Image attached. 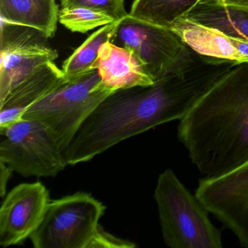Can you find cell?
Listing matches in <instances>:
<instances>
[{"instance_id":"obj_15","label":"cell","mask_w":248,"mask_h":248,"mask_svg":"<svg viewBox=\"0 0 248 248\" xmlns=\"http://www.w3.org/2000/svg\"><path fill=\"white\" fill-rule=\"evenodd\" d=\"M226 35L248 40V8L224 5L217 0L197 2L185 16Z\"/></svg>"},{"instance_id":"obj_21","label":"cell","mask_w":248,"mask_h":248,"mask_svg":"<svg viewBox=\"0 0 248 248\" xmlns=\"http://www.w3.org/2000/svg\"><path fill=\"white\" fill-rule=\"evenodd\" d=\"M224 5H237L248 8V0H217Z\"/></svg>"},{"instance_id":"obj_4","label":"cell","mask_w":248,"mask_h":248,"mask_svg":"<svg viewBox=\"0 0 248 248\" xmlns=\"http://www.w3.org/2000/svg\"><path fill=\"white\" fill-rule=\"evenodd\" d=\"M162 238L170 248H222L221 232L208 210L172 170L159 175L155 191Z\"/></svg>"},{"instance_id":"obj_1","label":"cell","mask_w":248,"mask_h":248,"mask_svg":"<svg viewBox=\"0 0 248 248\" xmlns=\"http://www.w3.org/2000/svg\"><path fill=\"white\" fill-rule=\"evenodd\" d=\"M230 66L193 52L149 86L119 90L94 110L63 151L68 165L89 162L125 139L181 120Z\"/></svg>"},{"instance_id":"obj_9","label":"cell","mask_w":248,"mask_h":248,"mask_svg":"<svg viewBox=\"0 0 248 248\" xmlns=\"http://www.w3.org/2000/svg\"><path fill=\"white\" fill-rule=\"evenodd\" d=\"M195 194L240 246L248 248V161L223 175L202 178Z\"/></svg>"},{"instance_id":"obj_3","label":"cell","mask_w":248,"mask_h":248,"mask_svg":"<svg viewBox=\"0 0 248 248\" xmlns=\"http://www.w3.org/2000/svg\"><path fill=\"white\" fill-rule=\"evenodd\" d=\"M103 203L86 192L50 200L40 226L30 236L35 248H131L130 241L103 230Z\"/></svg>"},{"instance_id":"obj_18","label":"cell","mask_w":248,"mask_h":248,"mask_svg":"<svg viewBox=\"0 0 248 248\" xmlns=\"http://www.w3.org/2000/svg\"><path fill=\"white\" fill-rule=\"evenodd\" d=\"M115 21L108 14L87 8H62L59 11V23L74 33L85 34Z\"/></svg>"},{"instance_id":"obj_20","label":"cell","mask_w":248,"mask_h":248,"mask_svg":"<svg viewBox=\"0 0 248 248\" xmlns=\"http://www.w3.org/2000/svg\"><path fill=\"white\" fill-rule=\"evenodd\" d=\"M14 172L11 167L0 161V197L2 198L6 195L7 186Z\"/></svg>"},{"instance_id":"obj_13","label":"cell","mask_w":248,"mask_h":248,"mask_svg":"<svg viewBox=\"0 0 248 248\" xmlns=\"http://www.w3.org/2000/svg\"><path fill=\"white\" fill-rule=\"evenodd\" d=\"M65 79L63 71L54 62L37 69L0 102V130L21 120L30 107L48 95Z\"/></svg>"},{"instance_id":"obj_22","label":"cell","mask_w":248,"mask_h":248,"mask_svg":"<svg viewBox=\"0 0 248 248\" xmlns=\"http://www.w3.org/2000/svg\"><path fill=\"white\" fill-rule=\"evenodd\" d=\"M204 1H207V0H200V1H199V2H204Z\"/></svg>"},{"instance_id":"obj_10","label":"cell","mask_w":248,"mask_h":248,"mask_svg":"<svg viewBox=\"0 0 248 248\" xmlns=\"http://www.w3.org/2000/svg\"><path fill=\"white\" fill-rule=\"evenodd\" d=\"M50 202L40 181L16 186L4 197L0 208V245H19L38 228Z\"/></svg>"},{"instance_id":"obj_17","label":"cell","mask_w":248,"mask_h":248,"mask_svg":"<svg viewBox=\"0 0 248 248\" xmlns=\"http://www.w3.org/2000/svg\"><path fill=\"white\" fill-rule=\"evenodd\" d=\"M200 0H133L129 15L145 22L169 29Z\"/></svg>"},{"instance_id":"obj_8","label":"cell","mask_w":248,"mask_h":248,"mask_svg":"<svg viewBox=\"0 0 248 248\" xmlns=\"http://www.w3.org/2000/svg\"><path fill=\"white\" fill-rule=\"evenodd\" d=\"M43 38L46 37L34 29L1 19L0 102L37 69L59 57L56 50L42 43Z\"/></svg>"},{"instance_id":"obj_2","label":"cell","mask_w":248,"mask_h":248,"mask_svg":"<svg viewBox=\"0 0 248 248\" xmlns=\"http://www.w3.org/2000/svg\"><path fill=\"white\" fill-rule=\"evenodd\" d=\"M177 132L202 175H223L248 162V63H233L220 75Z\"/></svg>"},{"instance_id":"obj_14","label":"cell","mask_w":248,"mask_h":248,"mask_svg":"<svg viewBox=\"0 0 248 248\" xmlns=\"http://www.w3.org/2000/svg\"><path fill=\"white\" fill-rule=\"evenodd\" d=\"M59 11L56 0H0L1 19L34 29L47 39L56 34Z\"/></svg>"},{"instance_id":"obj_11","label":"cell","mask_w":248,"mask_h":248,"mask_svg":"<svg viewBox=\"0 0 248 248\" xmlns=\"http://www.w3.org/2000/svg\"><path fill=\"white\" fill-rule=\"evenodd\" d=\"M91 69L98 71L101 78L100 86L111 92L155 83L131 50L111 42L101 46Z\"/></svg>"},{"instance_id":"obj_6","label":"cell","mask_w":248,"mask_h":248,"mask_svg":"<svg viewBox=\"0 0 248 248\" xmlns=\"http://www.w3.org/2000/svg\"><path fill=\"white\" fill-rule=\"evenodd\" d=\"M0 161L24 177H55L68 163L46 125L21 119L0 130Z\"/></svg>"},{"instance_id":"obj_19","label":"cell","mask_w":248,"mask_h":248,"mask_svg":"<svg viewBox=\"0 0 248 248\" xmlns=\"http://www.w3.org/2000/svg\"><path fill=\"white\" fill-rule=\"evenodd\" d=\"M62 8H84L111 16L120 21L128 16L124 0H60Z\"/></svg>"},{"instance_id":"obj_5","label":"cell","mask_w":248,"mask_h":248,"mask_svg":"<svg viewBox=\"0 0 248 248\" xmlns=\"http://www.w3.org/2000/svg\"><path fill=\"white\" fill-rule=\"evenodd\" d=\"M100 83L95 69L74 80L65 79L30 107L21 119L43 123L63 152L84 122L114 93L103 89Z\"/></svg>"},{"instance_id":"obj_16","label":"cell","mask_w":248,"mask_h":248,"mask_svg":"<svg viewBox=\"0 0 248 248\" xmlns=\"http://www.w3.org/2000/svg\"><path fill=\"white\" fill-rule=\"evenodd\" d=\"M120 21L104 26L93 33L63 62L62 69L66 79L74 80L92 72L91 66L96 60L101 46L107 42H112Z\"/></svg>"},{"instance_id":"obj_7","label":"cell","mask_w":248,"mask_h":248,"mask_svg":"<svg viewBox=\"0 0 248 248\" xmlns=\"http://www.w3.org/2000/svg\"><path fill=\"white\" fill-rule=\"evenodd\" d=\"M111 43L131 50L156 82L172 72L191 49L169 29L127 16L120 21Z\"/></svg>"},{"instance_id":"obj_12","label":"cell","mask_w":248,"mask_h":248,"mask_svg":"<svg viewBox=\"0 0 248 248\" xmlns=\"http://www.w3.org/2000/svg\"><path fill=\"white\" fill-rule=\"evenodd\" d=\"M170 30L202 56L248 63V40L226 35L186 18L177 20Z\"/></svg>"}]
</instances>
